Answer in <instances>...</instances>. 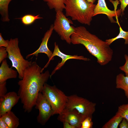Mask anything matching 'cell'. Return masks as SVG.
<instances>
[{"mask_svg": "<svg viewBox=\"0 0 128 128\" xmlns=\"http://www.w3.org/2000/svg\"><path fill=\"white\" fill-rule=\"evenodd\" d=\"M42 69L36 62H32L25 70L23 78L18 83L17 94L25 112L31 111L39 92H41L44 84L50 77L49 71L43 73Z\"/></svg>", "mask_w": 128, "mask_h": 128, "instance_id": "1", "label": "cell"}, {"mask_svg": "<svg viewBox=\"0 0 128 128\" xmlns=\"http://www.w3.org/2000/svg\"><path fill=\"white\" fill-rule=\"evenodd\" d=\"M71 39L73 44L83 45L90 53L97 58V62L101 65H105L112 60L113 52L110 45L90 33L85 27H76Z\"/></svg>", "mask_w": 128, "mask_h": 128, "instance_id": "2", "label": "cell"}, {"mask_svg": "<svg viewBox=\"0 0 128 128\" xmlns=\"http://www.w3.org/2000/svg\"><path fill=\"white\" fill-rule=\"evenodd\" d=\"M65 15L82 24L89 26L96 5L86 0H64Z\"/></svg>", "mask_w": 128, "mask_h": 128, "instance_id": "3", "label": "cell"}, {"mask_svg": "<svg viewBox=\"0 0 128 128\" xmlns=\"http://www.w3.org/2000/svg\"><path fill=\"white\" fill-rule=\"evenodd\" d=\"M41 92L51 106L53 116L59 114L65 108L68 101V96L55 85L51 86L45 83Z\"/></svg>", "mask_w": 128, "mask_h": 128, "instance_id": "4", "label": "cell"}, {"mask_svg": "<svg viewBox=\"0 0 128 128\" xmlns=\"http://www.w3.org/2000/svg\"><path fill=\"white\" fill-rule=\"evenodd\" d=\"M17 38H11L8 47L6 48L8 53V58L11 61L12 67L15 68L18 74V78L22 79L26 69L30 66L32 62L25 60L21 54L18 46Z\"/></svg>", "mask_w": 128, "mask_h": 128, "instance_id": "5", "label": "cell"}, {"mask_svg": "<svg viewBox=\"0 0 128 128\" xmlns=\"http://www.w3.org/2000/svg\"><path fill=\"white\" fill-rule=\"evenodd\" d=\"M73 22L67 18L62 11L56 12L55 19L53 25L54 30L60 37L62 40L70 44L71 37L75 32L76 27L72 26Z\"/></svg>", "mask_w": 128, "mask_h": 128, "instance_id": "6", "label": "cell"}, {"mask_svg": "<svg viewBox=\"0 0 128 128\" xmlns=\"http://www.w3.org/2000/svg\"><path fill=\"white\" fill-rule=\"evenodd\" d=\"M68 100L65 108L75 109L79 113L87 117H92L96 104L86 99L73 94L68 96Z\"/></svg>", "mask_w": 128, "mask_h": 128, "instance_id": "7", "label": "cell"}, {"mask_svg": "<svg viewBox=\"0 0 128 128\" xmlns=\"http://www.w3.org/2000/svg\"><path fill=\"white\" fill-rule=\"evenodd\" d=\"M35 106L39 111L37 122L42 125H45L53 116L52 110L50 104L41 92L38 94Z\"/></svg>", "mask_w": 128, "mask_h": 128, "instance_id": "8", "label": "cell"}, {"mask_svg": "<svg viewBox=\"0 0 128 128\" xmlns=\"http://www.w3.org/2000/svg\"><path fill=\"white\" fill-rule=\"evenodd\" d=\"M58 115V120L62 122H67L75 128H81L82 122L87 117L75 109L65 108Z\"/></svg>", "mask_w": 128, "mask_h": 128, "instance_id": "9", "label": "cell"}, {"mask_svg": "<svg viewBox=\"0 0 128 128\" xmlns=\"http://www.w3.org/2000/svg\"><path fill=\"white\" fill-rule=\"evenodd\" d=\"M54 48L52 56L50 59L44 67L42 69L43 71L45 68H46L48 65L50 61L54 59V57L55 56H58L60 58L62 59L60 62L59 63L52 72L50 74V78L56 72L59 70L64 65L65 62L68 60L70 59H75L83 60L85 61H88L90 59L88 58L84 57L82 56H78L77 55H71L65 54L61 52L59 49L58 45L55 42L54 43Z\"/></svg>", "mask_w": 128, "mask_h": 128, "instance_id": "10", "label": "cell"}, {"mask_svg": "<svg viewBox=\"0 0 128 128\" xmlns=\"http://www.w3.org/2000/svg\"><path fill=\"white\" fill-rule=\"evenodd\" d=\"M20 99L18 94L14 91L7 93L0 97V116L3 115L11 110L12 108Z\"/></svg>", "mask_w": 128, "mask_h": 128, "instance_id": "11", "label": "cell"}, {"mask_svg": "<svg viewBox=\"0 0 128 128\" xmlns=\"http://www.w3.org/2000/svg\"><path fill=\"white\" fill-rule=\"evenodd\" d=\"M121 12L120 9L117 10L116 9L113 10L109 9L107 6L105 0H98L94 10L93 16L100 14H105L107 16L111 22L115 23L116 22L113 18L119 17Z\"/></svg>", "mask_w": 128, "mask_h": 128, "instance_id": "12", "label": "cell"}, {"mask_svg": "<svg viewBox=\"0 0 128 128\" xmlns=\"http://www.w3.org/2000/svg\"><path fill=\"white\" fill-rule=\"evenodd\" d=\"M53 30V25L52 24L50 25L49 29L45 33L39 48L33 53L27 55L26 56L27 58L32 55H34L37 57L39 53H41L46 54L49 59V60L50 59L53 52L49 49L48 46L47 44Z\"/></svg>", "mask_w": 128, "mask_h": 128, "instance_id": "13", "label": "cell"}, {"mask_svg": "<svg viewBox=\"0 0 128 128\" xmlns=\"http://www.w3.org/2000/svg\"><path fill=\"white\" fill-rule=\"evenodd\" d=\"M17 72V71L9 68L6 60L4 59L0 67V82L6 81L8 79L16 78Z\"/></svg>", "mask_w": 128, "mask_h": 128, "instance_id": "14", "label": "cell"}, {"mask_svg": "<svg viewBox=\"0 0 128 128\" xmlns=\"http://www.w3.org/2000/svg\"><path fill=\"white\" fill-rule=\"evenodd\" d=\"M116 88L123 90L128 99V77L122 73L118 74L116 78Z\"/></svg>", "mask_w": 128, "mask_h": 128, "instance_id": "15", "label": "cell"}, {"mask_svg": "<svg viewBox=\"0 0 128 128\" xmlns=\"http://www.w3.org/2000/svg\"><path fill=\"white\" fill-rule=\"evenodd\" d=\"M0 116L4 119L9 128H17L19 125V119L11 110Z\"/></svg>", "mask_w": 128, "mask_h": 128, "instance_id": "16", "label": "cell"}, {"mask_svg": "<svg viewBox=\"0 0 128 128\" xmlns=\"http://www.w3.org/2000/svg\"><path fill=\"white\" fill-rule=\"evenodd\" d=\"M12 0H0V14L1 20L3 22H9V17L8 7Z\"/></svg>", "mask_w": 128, "mask_h": 128, "instance_id": "17", "label": "cell"}, {"mask_svg": "<svg viewBox=\"0 0 128 128\" xmlns=\"http://www.w3.org/2000/svg\"><path fill=\"white\" fill-rule=\"evenodd\" d=\"M43 0L46 3L50 9H54L56 12L58 11H62L65 9L64 0Z\"/></svg>", "mask_w": 128, "mask_h": 128, "instance_id": "18", "label": "cell"}, {"mask_svg": "<svg viewBox=\"0 0 128 128\" xmlns=\"http://www.w3.org/2000/svg\"><path fill=\"white\" fill-rule=\"evenodd\" d=\"M116 22L119 26V34L115 37L106 40L105 41L109 45H110L115 41L120 38H122L125 40L124 44H128V31H124L120 26L118 19L116 20Z\"/></svg>", "mask_w": 128, "mask_h": 128, "instance_id": "19", "label": "cell"}, {"mask_svg": "<svg viewBox=\"0 0 128 128\" xmlns=\"http://www.w3.org/2000/svg\"><path fill=\"white\" fill-rule=\"evenodd\" d=\"M122 117L116 114L106 123L102 128H117L123 119Z\"/></svg>", "mask_w": 128, "mask_h": 128, "instance_id": "20", "label": "cell"}, {"mask_svg": "<svg viewBox=\"0 0 128 128\" xmlns=\"http://www.w3.org/2000/svg\"><path fill=\"white\" fill-rule=\"evenodd\" d=\"M39 14L34 15L31 14L25 15L20 18L23 23L25 25H28L33 23L37 19L42 18Z\"/></svg>", "mask_w": 128, "mask_h": 128, "instance_id": "21", "label": "cell"}, {"mask_svg": "<svg viewBox=\"0 0 128 128\" xmlns=\"http://www.w3.org/2000/svg\"><path fill=\"white\" fill-rule=\"evenodd\" d=\"M115 114L125 119L128 121V103L123 104L119 106Z\"/></svg>", "mask_w": 128, "mask_h": 128, "instance_id": "22", "label": "cell"}, {"mask_svg": "<svg viewBox=\"0 0 128 128\" xmlns=\"http://www.w3.org/2000/svg\"><path fill=\"white\" fill-rule=\"evenodd\" d=\"M92 119V117H86L82 122L81 128H92L93 123Z\"/></svg>", "mask_w": 128, "mask_h": 128, "instance_id": "23", "label": "cell"}, {"mask_svg": "<svg viewBox=\"0 0 128 128\" xmlns=\"http://www.w3.org/2000/svg\"><path fill=\"white\" fill-rule=\"evenodd\" d=\"M124 56L125 62L123 65L120 67L119 69L125 73L126 76L128 77V55L125 54Z\"/></svg>", "mask_w": 128, "mask_h": 128, "instance_id": "24", "label": "cell"}, {"mask_svg": "<svg viewBox=\"0 0 128 128\" xmlns=\"http://www.w3.org/2000/svg\"><path fill=\"white\" fill-rule=\"evenodd\" d=\"M8 56V53L6 48L3 47H0V63L5 59Z\"/></svg>", "mask_w": 128, "mask_h": 128, "instance_id": "25", "label": "cell"}, {"mask_svg": "<svg viewBox=\"0 0 128 128\" xmlns=\"http://www.w3.org/2000/svg\"><path fill=\"white\" fill-rule=\"evenodd\" d=\"M6 85V81L0 82V97L4 96L7 93Z\"/></svg>", "mask_w": 128, "mask_h": 128, "instance_id": "26", "label": "cell"}, {"mask_svg": "<svg viewBox=\"0 0 128 128\" xmlns=\"http://www.w3.org/2000/svg\"><path fill=\"white\" fill-rule=\"evenodd\" d=\"M9 40H5L3 37L1 33H0V47H3L6 48L8 46Z\"/></svg>", "mask_w": 128, "mask_h": 128, "instance_id": "27", "label": "cell"}, {"mask_svg": "<svg viewBox=\"0 0 128 128\" xmlns=\"http://www.w3.org/2000/svg\"><path fill=\"white\" fill-rule=\"evenodd\" d=\"M120 3V9L122 13L124 12L126 7L128 5V0H118Z\"/></svg>", "mask_w": 128, "mask_h": 128, "instance_id": "28", "label": "cell"}, {"mask_svg": "<svg viewBox=\"0 0 128 128\" xmlns=\"http://www.w3.org/2000/svg\"><path fill=\"white\" fill-rule=\"evenodd\" d=\"M119 126L120 128H128V121L123 118Z\"/></svg>", "mask_w": 128, "mask_h": 128, "instance_id": "29", "label": "cell"}, {"mask_svg": "<svg viewBox=\"0 0 128 128\" xmlns=\"http://www.w3.org/2000/svg\"><path fill=\"white\" fill-rule=\"evenodd\" d=\"M0 128H9V127L1 116H0Z\"/></svg>", "mask_w": 128, "mask_h": 128, "instance_id": "30", "label": "cell"}, {"mask_svg": "<svg viewBox=\"0 0 128 128\" xmlns=\"http://www.w3.org/2000/svg\"><path fill=\"white\" fill-rule=\"evenodd\" d=\"M62 123L63 124V128H75L74 126L72 125L67 122H64Z\"/></svg>", "mask_w": 128, "mask_h": 128, "instance_id": "31", "label": "cell"}, {"mask_svg": "<svg viewBox=\"0 0 128 128\" xmlns=\"http://www.w3.org/2000/svg\"><path fill=\"white\" fill-rule=\"evenodd\" d=\"M89 2L91 3H94V2L96 0H86Z\"/></svg>", "mask_w": 128, "mask_h": 128, "instance_id": "32", "label": "cell"}, {"mask_svg": "<svg viewBox=\"0 0 128 128\" xmlns=\"http://www.w3.org/2000/svg\"><path fill=\"white\" fill-rule=\"evenodd\" d=\"M30 0V1H34V0Z\"/></svg>", "mask_w": 128, "mask_h": 128, "instance_id": "33", "label": "cell"}, {"mask_svg": "<svg viewBox=\"0 0 128 128\" xmlns=\"http://www.w3.org/2000/svg\"></svg>", "mask_w": 128, "mask_h": 128, "instance_id": "34", "label": "cell"}]
</instances>
